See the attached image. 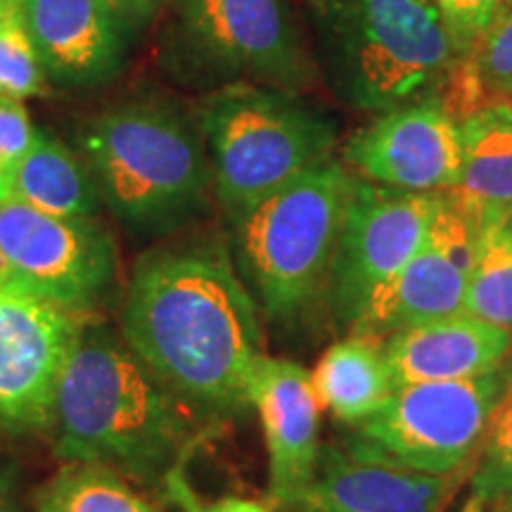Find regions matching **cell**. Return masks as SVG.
<instances>
[{"mask_svg": "<svg viewBox=\"0 0 512 512\" xmlns=\"http://www.w3.org/2000/svg\"><path fill=\"white\" fill-rule=\"evenodd\" d=\"M382 351L394 387L472 380L510 361L512 332L460 311L396 332Z\"/></svg>", "mask_w": 512, "mask_h": 512, "instance_id": "cell-17", "label": "cell"}, {"mask_svg": "<svg viewBox=\"0 0 512 512\" xmlns=\"http://www.w3.org/2000/svg\"><path fill=\"white\" fill-rule=\"evenodd\" d=\"M117 5L126 22H145L147 17L155 15V10L162 5V0H112Z\"/></svg>", "mask_w": 512, "mask_h": 512, "instance_id": "cell-30", "label": "cell"}, {"mask_svg": "<svg viewBox=\"0 0 512 512\" xmlns=\"http://www.w3.org/2000/svg\"><path fill=\"white\" fill-rule=\"evenodd\" d=\"M335 34L344 95L363 110L406 105L458 55L439 8L422 0H344Z\"/></svg>", "mask_w": 512, "mask_h": 512, "instance_id": "cell-7", "label": "cell"}, {"mask_svg": "<svg viewBox=\"0 0 512 512\" xmlns=\"http://www.w3.org/2000/svg\"><path fill=\"white\" fill-rule=\"evenodd\" d=\"M102 207L143 238H164L207 207L211 169L202 140L174 107L126 102L102 112L81 133Z\"/></svg>", "mask_w": 512, "mask_h": 512, "instance_id": "cell-3", "label": "cell"}, {"mask_svg": "<svg viewBox=\"0 0 512 512\" xmlns=\"http://www.w3.org/2000/svg\"><path fill=\"white\" fill-rule=\"evenodd\" d=\"M510 216H512V211H510Z\"/></svg>", "mask_w": 512, "mask_h": 512, "instance_id": "cell-34", "label": "cell"}, {"mask_svg": "<svg viewBox=\"0 0 512 512\" xmlns=\"http://www.w3.org/2000/svg\"><path fill=\"white\" fill-rule=\"evenodd\" d=\"M36 131L24 100L0 93V176L8 183L34 145Z\"/></svg>", "mask_w": 512, "mask_h": 512, "instance_id": "cell-26", "label": "cell"}, {"mask_svg": "<svg viewBox=\"0 0 512 512\" xmlns=\"http://www.w3.org/2000/svg\"><path fill=\"white\" fill-rule=\"evenodd\" d=\"M484 214L453 190L439 192L425 240L408 264L370 299L347 335L384 342L396 332L453 316L465 306Z\"/></svg>", "mask_w": 512, "mask_h": 512, "instance_id": "cell-10", "label": "cell"}, {"mask_svg": "<svg viewBox=\"0 0 512 512\" xmlns=\"http://www.w3.org/2000/svg\"><path fill=\"white\" fill-rule=\"evenodd\" d=\"M164 498L174 503L178 510L183 512H271L264 503L249 501V498H223L216 503H202L190 489L188 479H185V470L176 472L162 489Z\"/></svg>", "mask_w": 512, "mask_h": 512, "instance_id": "cell-28", "label": "cell"}, {"mask_svg": "<svg viewBox=\"0 0 512 512\" xmlns=\"http://www.w3.org/2000/svg\"><path fill=\"white\" fill-rule=\"evenodd\" d=\"M185 38L197 53L280 91L309 81L283 0H181Z\"/></svg>", "mask_w": 512, "mask_h": 512, "instance_id": "cell-13", "label": "cell"}, {"mask_svg": "<svg viewBox=\"0 0 512 512\" xmlns=\"http://www.w3.org/2000/svg\"><path fill=\"white\" fill-rule=\"evenodd\" d=\"M112 233L95 219H62L0 200V275L91 316L117 283Z\"/></svg>", "mask_w": 512, "mask_h": 512, "instance_id": "cell-8", "label": "cell"}, {"mask_svg": "<svg viewBox=\"0 0 512 512\" xmlns=\"http://www.w3.org/2000/svg\"><path fill=\"white\" fill-rule=\"evenodd\" d=\"M356 178L335 157L320 159L283 188L230 219V249L256 309L294 323L328 299L330 268Z\"/></svg>", "mask_w": 512, "mask_h": 512, "instance_id": "cell-4", "label": "cell"}, {"mask_svg": "<svg viewBox=\"0 0 512 512\" xmlns=\"http://www.w3.org/2000/svg\"><path fill=\"white\" fill-rule=\"evenodd\" d=\"M0 275V427H50L57 384L91 320Z\"/></svg>", "mask_w": 512, "mask_h": 512, "instance_id": "cell-11", "label": "cell"}, {"mask_svg": "<svg viewBox=\"0 0 512 512\" xmlns=\"http://www.w3.org/2000/svg\"><path fill=\"white\" fill-rule=\"evenodd\" d=\"M439 192H406L358 181L330 268L332 318L349 332L382 290L418 252L430 228Z\"/></svg>", "mask_w": 512, "mask_h": 512, "instance_id": "cell-9", "label": "cell"}, {"mask_svg": "<svg viewBox=\"0 0 512 512\" xmlns=\"http://www.w3.org/2000/svg\"><path fill=\"white\" fill-rule=\"evenodd\" d=\"M46 91V74L31 41L22 0H0V93L31 98Z\"/></svg>", "mask_w": 512, "mask_h": 512, "instance_id": "cell-25", "label": "cell"}, {"mask_svg": "<svg viewBox=\"0 0 512 512\" xmlns=\"http://www.w3.org/2000/svg\"><path fill=\"white\" fill-rule=\"evenodd\" d=\"M512 392V358L472 380L396 387L368 420L351 427L344 448L422 475L463 472Z\"/></svg>", "mask_w": 512, "mask_h": 512, "instance_id": "cell-6", "label": "cell"}, {"mask_svg": "<svg viewBox=\"0 0 512 512\" xmlns=\"http://www.w3.org/2000/svg\"><path fill=\"white\" fill-rule=\"evenodd\" d=\"M119 335L200 422L230 420L252 408L249 389L266 356L264 332L226 249L202 242L140 256Z\"/></svg>", "mask_w": 512, "mask_h": 512, "instance_id": "cell-1", "label": "cell"}, {"mask_svg": "<svg viewBox=\"0 0 512 512\" xmlns=\"http://www.w3.org/2000/svg\"><path fill=\"white\" fill-rule=\"evenodd\" d=\"M22 8L46 79L98 86L117 76L128 22L112 0H22Z\"/></svg>", "mask_w": 512, "mask_h": 512, "instance_id": "cell-15", "label": "cell"}, {"mask_svg": "<svg viewBox=\"0 0 512 512\" xmlns=\"http://www.w3.org/2000/svg\"><path fill=\"white\" fill-rule=\"evenodd\" d=\"M344 159L382 188L453 190L463 171L460 121L437 98L406 102L363 126L344 147Z\"/></svg>", "mask_w": 512, "mask_h": 512, "instance_id": "cell-12", "label": "cell"}, {"mask_svg": "<svg viewBox=\"0 0 512 512\" xmlns=\"http://www.w3.org/2000/svg\"><path fill=\"white\" fill-rule=\"evenodd\" d=\"M512 494V392L501 403L470 472V491L463 512H489Z\"/></svg>", "mask_w": 512, "mask_h": 512, "instance_id": "cell-24", "label": "cell"}, {"mask_svg": "<svg viewBox=\"0 0 512 512\" xmlns=\"http://www.w3.org/2000/svg\"><path fill=\"white\" fill-rule=\"evenodd\" d=\"M311 384L320 408L351 427L380 411L396 389L382 342L363 335L332 344L311 373Z\"/></svg>", "mask_w": 512, "mask_h": 512, "instance_id": "cell-18", "label": "cell"}, {"mask_svg": "<svg viewBox=\"0 0 512 512\" xmlns=\"http://www.w3.org/2000/svg\"><path fill=\"white\" fill-rule=\"evenodd\" d=\"M249 403L264 427L268 494L294 512L311 489L320 458V403L311 373L285 358L264 356L254 370Z\"/></svg>", "mask_w": 512, "mask_h": 512, "instance_id": "cell-14", "label": "cell"}, {"mask_svg": "<svg viewBox=\"0 0 512 512\" xmlns=\"http://www.w3.org/2000/svg\"><path fill=\"white\" fill-rule=\"evenodd\" d=\"M200 119L211 183L228 216L330 157L335 143V128L318 110L280 88L252 83L211 95Z\"/></svg>", "mask_w": 512, "mask_h": 512, "instance_id": "cell-5", "label": "cell"}, {"mask_svg": "<svg viewBox=\"0 0 512 512\" xmlns=\"http://www.w3.org/2000/svg\"><path fill=\"white\" fill-rule=\"evenodd\" d=\"M460 136L463 171L453 192L482 214L512 211V102L465 114Z\"/></svg>", "mask_w": 512, "mask_h": 512, "instance_id": "cell-20", "label": "cell"}, {"mask_svg": "<svg viewBox=\"0 0 512 512\" xmlns=\"http://www.w3.org/2000/svg\"><path fill=\"white\" fill-rule=\"evenodd\" d=\"M465 313L512 332V216L484 214L482 235L465 292Z\"/></svg>", "mask_w": 512, "mask_h": 512, "instance_id": "cell-21", "label": "cell"}, {"mask_svg": "<svg viewBox=\"0 0 512 512\" xmlns=\"http://www.w3.org/2000/svg\"><path fill=\"white\" fill-rule=\"evenodd\" d=\"M503 0H434L458 55H465L484 34Z\"/></svg>", "mask_w": 512, "mask_h": 512, "instance_id": "cell-27", "label": "cell"}, {"mask_svg": "<svg viewBox=\"0 0 512 512\" xmlns=\"http://www.w3.org/2000/svg\"><path fill=\"white\" fill-rule=\"evenodd\" d=\"M197 422L124 337L88 323L57 384L48 430L64 463L105 467L162 494L200 441Z\"/></svg>", "mask_w": 512, "mask_h": 512, "instance_id": "cell-2", "label": "cell"}, {"mask_svg": "<svg viewBox=\"0 0 512 512\" xmlns=\"http://www.w3.org/2000/svg\"><path fill=\"white\" fill-rule=\"evenodd\" d=\"M489 512H512V494L508 498H503V501H498Z\"/></svg>", "mask_w": 512, "mask_h": 512, "instance_id": "cell-31", "label": "cell"}, {"mask_svg": "<svg viewBox=\"0 0 512 512\" xmlns=\"http://www.w3.org/2000/svg\"><path fill=\"white\" fill-rule=\"evenodd\" d=\"M0 200H12V192H10V183L0 176Z\"/></svg>", "mask_w": 512, "mask_h": 512, "instance_id": "cell-32", "label": "cell"}, {"mask_svg": "<svg viewBox=\"0 0 512 512\" xmlns=\"http://www.w3.org/2000/svg\"><path fill=\"white\" fill-rule=\"evenodd\" d=\"M422 3H434V0H422Z\"/></svg>", "mask_w": 512, "mask_h": 512, "instance_id": "cell-33", "label": "cell"}, {"mask_svg": "<svg viewBox=\"0 0 512 512\" xmlns=\"http://www.w3.org/2000/svg\"><path fill=\"white\" fill-rule=\"evenodd\" d=\"M458 475H422L323 446L311 489L294 512H444L460 489Z\"/></svg>", "mask_w": 512, "mask_h": 512, "instance_id": "cell-16", "label": "cell"}, {"mask_svg": "<svg viewBox=\"0 0 512 512\" xmlns=\"http://www.w3.org/2000/svg\"><path fill=\"white\" fill-rule=\"evenodd\" d=\"M12 200L62 219H95L102 200L83 157L67 145L36 131L34 145L10 178Z\"/></svg>", "mask_w": 512, "mask_h": 512, "instance_id": "cell-19", "label": "cell"}, {"mask_svg": "<svg viewBox=\"0 0 512 512\" xmlns=\"http://www.w3.org/2000/svg\"><path fill=\"white\" fill-rule=\"evenodd\" d=\"M465 55L458 79V121L484 105L512 102V0L501 3L489 27Z\"/></svg>", "mask_w": 512, "mask_h": 512, "instance_id": "cell-22", "label": "cell"}, {"mask_svg": "<svg viewBox=\"0 0 512 512\" xmlns=\"http://www.w3.org/2000/svg\"><path fill=\"white\" fill-rule=\"evenodd\" d=\"M0 512H22L15 472L5 460H0Z\"/></svg>", "mask_w": 512, "mask_h": 512, "instance_id": "cell-29", "label": "cell"}, {"mask_svg": "<svg viewBox=\"0 0 512 512\" xmlns=\"http://www.w3.org/2000/svg\"><path fill=\"white\" fill-rule=\"evenodd\" d=\"M36 512H159L117 472L64 463L43 486Z\"/></svg>", "mask_w": 512, "mask_h": 512, "instance_id": "cell-23", "label": "cell"}]
</instances>
